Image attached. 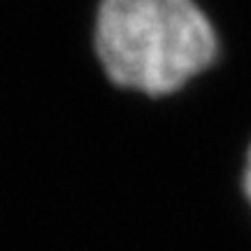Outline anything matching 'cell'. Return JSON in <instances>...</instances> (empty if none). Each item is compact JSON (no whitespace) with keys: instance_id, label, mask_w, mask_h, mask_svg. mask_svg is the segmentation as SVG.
<instances>
[{"instance_id":"6da1fadb","label":"cell","mask_w":251,"mask_h":251,"mask_svg":"<svg viewBox=\"0 0 251 251\" xmlns=\"http://www.w3.org/2000/svg\"><path fill=\"white\" fill-rule=\"evenodd\" d=\"M96 51L114 84L165 96L212 65L216 33L196 0H100Z\"/></svg>"},{"instance_id":"7a4b0ae2","label":"cell","mask_w":251,"mask_h":251,"mask_svg":"<svg viewBox=\"0 0 251 251\" xmlns=\"http://www.w3.org/2000/svg\"><path fill=\"white\" fill-rule=\"evenodd\" d=\"M244 191H247V198L251 202V149H249V158H247V172H244Z\"/></svg>"}]
</instances>
